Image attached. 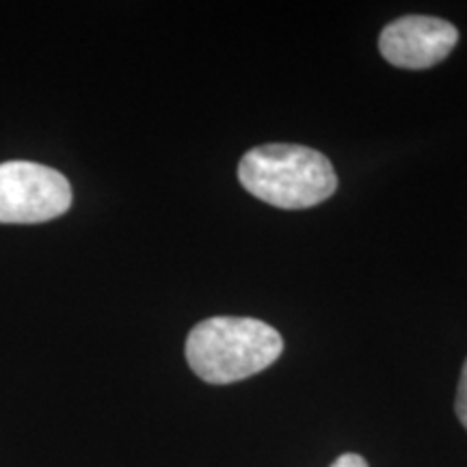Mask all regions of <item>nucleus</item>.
Masks as SVG:
<instances>
[{"instance_id":"4","label":"nucleus","mask_w":467,"mask_h":467,"mask_svg":"<svg viewBox=\"0 0 467 467\" xmlns=\"http://www.w3.org/2000/svg\"><path fill=\"white\" fill-rule=\"evenodd\" d=\"M457 42L459 31L451 22L431 16H405L383 28L379 50L396 67L426 69L441 63Z\"/></svg>"},{"instance_id":"3","label":"nucleus","mask_w":467,"mask_h":467,"mask_svg":"<svg viewBox=\"0 0 467 467\" xmlns=\"http://www.w3.org/2000/svg\"><path fill=\"white\" fill-rule=\"evenodd\" d=\"M72 206V186L57 169L28 161L0 165V223H44Z\"/></svg>"},{"instance_id":"6","label":"nucleus","mask_w":467,"mask_h":467,"mask_svg":"<svg viewBox=\"0 0 467 467\" xmlns=\"http://www.w3.org/2000/svg\"><path fill=\"white\" fill-rule=\"evenodd\" d=\"M331 467H368V463L364 459L359 457V454H342V457H337Z\"/></svg>"},{"instance_id":"1","label":"nucleus","mask_w":467,"mask_h":467,"mask_svg":"<svg viewBox=\"0 0 467 467\" xmlns=\"http://www.w3.org/2000/svg\"><path fill=\"white\" fill-rule=\"evenodd\" d=\"M282 350L279 331L258 318H206L186 337L191 370L213 385L236 383L258 375L275 364Z\"/></svg>"},{"instance_id":"5","label":"nucleus","mask_w":467,"mask_h":467,"mask_svg":"<svg viewBox=\"0 0 467 467\" xmlns=\"http://www.w3.org/2000/svg\"><path fill=\"white\" fill-rule=\"evenodd\" d=\"M454 411H457L461 424H463L465 431H467V359H465L463 372H461V379H459V389H457V402H454Z\"/></svg>"},{"instance_id":"2","label":"nucleus","mask_w":467,"mask_h":467,"mask_svg":"<svg viewBox=\"0 0 467 467\" xmlns=\"http://www.w3.org/2000/svg\"><path fill=\"white\" fill-rule=\"evenodd\" d=\"M238 180L254 197L284 210L318 206L337 189L334 165L325 154L288 143L247 151L238 165Z\"/></svg>"}]
</instances>
